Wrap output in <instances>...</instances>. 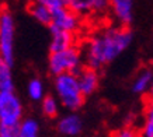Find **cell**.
<instances>
[{
  "label": "cell",
  "mask_w": 153,
  "mask_h": 137,
  "mask_svg": "<svg viewBox=\"0 0 153 137\" xmlns=\"http://www.w3.org/2000/svg\"><path fill=\"white\" fill-rule=\"evenodd\" d=\"M132 37L128 28H108L101 35L94 37L86 50L87 67L97 70L111 63L131 45Z\"/></svg>",
  "instance_id": "obj_1"
},
{
  "label": "cell",
  "mask_w": 153,
  "mask_h": 137,
  "mask_svg": "<svg viewBox=\"0 0 153 137\" xmlns=\"http://www.w3.org/2000/svg\"><path fill=\"white\" fill-rule=\"evenodd\" d=\"M53 90L56 99L68 110L80 109L84 104V95L79 85V80L76 74H62L53 80Z\"/></svg>",
  "instance_id": "obj_2"
},
{
  "label": "cell",
  "mask_w": 153,
  "mask_h": 137,
  "mask_svg": "<svg viewBox=\"0 0 153 137\" xmlns=\"http://www.w3.org/2000/svg\"><path fill=\"white\" fill-rule=\"evenodd\" d=\"M16 46V20L7 7L0 9V57L13 66Z\"/></svg>",
  "instance_id": "obj_3"
},
{
  "label": "cell",
  "mask_w": 153,
  "mask_h": 137,
  "mask_svg": "<svg viewBox=\"0 0 153 137\" xmlns=\"http://www.w3.org/2000/svg\"><path fill=\"white\" fill-rule=\"evenodd\" d=\"M49 73L55 77L62 74H77L82 70V53L77 48H69L66 50L51 53L48 59Z\"/></svg>",
  "instance_id": "obj_4"
},
{
  "label": "cell",
  "mask_w": 153,
  "mask_h": 137,
  "mask_svg": "<svg viewBox=\"0 0 153 137\" xmlns=\"http://www.w3.org/2000/svg\"><path fill=\"white\" fill-rule=\"evenodd\" d=\"M23 116L24 108L20 96L14 91L0 92V126L19 127Z\"/></svg>",
  "instance_id": "obj_5"
},
{
  "label": "cell",
  "mask_w": 153,
  "mask_h": 137,
  "mask_svg": "<svg viewBox=\"0 0 153 137\" xmlns=\"http://www.w3.org/2000/svg\"><path fill=\"white\" fill-rule=\"evenodd\" d=\"M79 27V17L72 10H69L68 4L59 7L52 11V23L49 29H58V31L72 32Z\"/></svg>",
  "instance_id": "obj_6"
},
{
  "label": "cell",
  "mask_w": 153,
  "mask_h": 137,
  "mask_svg": "<svg viewBox=\"0 0 153 137\" xmlns=\"http://www.w3.org/2000/svg\"><path fill=\"white\" fill-rule=\"evenodd\" d=\"M56 129H58V132L62 136H66V137L79 136L82 133V130H83V120H82V118L77 113L70 112V113L62 116L58 120Z\"/></svg>",
  "instance_id": "obj_7"
},
{
  "label": "cell",
  "mask_w": 153,
  "mask_h": 137,
  "mask_svg": "<svg viewBox=\"0 0 153 137\" xmlns=\"http://www.w3.org/2000/svg\"><path fill=\"white\" fill-rule=\"evenodd\" d=\"M76 76H77L80 90L84 96H88L96 92V90L98 88V81H100L97 70L91 67H82V70Z\"/></svg>",
  "instance_id": "obj_8"
},
{
  "label": "cell",
  "mask_w": 153,
  "mask_h": 137,
  "mask_svg": "<svg viewBox=\"0 0 153 137\" xmlns=\"http://www.w3.org/2000/svg\"><path fill=\"white\" fill-rule=\"evenodd\" d=\"M73 35L70 32L51 29V42H49V50L51 53H58L69 48H73Z\"/></svg>",
  "instance_id": "obj_9"
},
{
  "label": "cell",
  "mask_w": 153,
  "mask_h": 137,
  "mask_svg": "<svg viewBox=\"0 0 153 137\" xmlns=\"http://www.w3.org/2000/svg\"><path fill=\"white\" fill-rule=\"evenodd\" d=\"M28 13L35 21L44 25H51L52 23V13L48 9V6L44 3V0L41 1H34L28 4Z\"/></svg>",
  "instance_id": "obj_10"
},
{
  "label": "cell",
  "mask_w": 153,
  "mask_h": 137,
  "mask_svg": "<svg viewBox=\"0 0 153 137\" xmlns=\"http://www.w3.org/2000/svg\"><path fill=\"white\" fill-rule=\"evenodd\" d=\"M114 15L120 20L124 25L132 21V9H134V3L131 0H114L111 3Z\"/></svg>",
  "instance_id": "obj_11"
},
{
  "label": "cell",
  "mask_w": 153,
  "mask_h": 137,
  "mask_svg": "<svg viewBox=\"0 0 153 137\" xmlns=\"http://www.w3.org/2000/svg\"><path fill=\"white\" fill-rule=\"evenodd\" d=\"M11 64L0 57V92L14 91V78L11 71Z\"/></svg>",
  "instance_id": "obj_12"
},
{
  "label": "cell",
  "mask_w": 153,
  "mask_h": 137,
  "mask_svg": "<svg viewBox=\"0 0 153 137\" xmlns=\"http://www.w3.org/2000/svg\"><path fill=\"white\" fill-rule=\"evenodd\" d=\"M17 137H39V123L37 119H23L17 129Z\"/></svg>",
  "instance_id": "obj_13"
},
{
  "label": "cell",
  "mask_w": 153,
  "mask_h": 137,
  "mask_svg": "<svg viewBox=\"0 0 153 137\" xmlns=\"http://www.w3.org/2000/svg\"><path fill=\"white\" fill-rule=\"evenodd\" d=\"M27 94L31 101H42L45 98L44 82L39 78H31L27 84Z\"/></svg>",
  "instance_id": "obj_14"
},
{
  "label": "cell",
  "mask_w": 153,
  "mask_h": 137,
  "mask_svg": "<svg viewBox=\"0 0 153 137\" xmlns=\"http://www.w3.org/2000/svg\"><path fill=\"white\" fill-rule=\"evenodd\" d=\"M59 101L52 95H45V98L41 101V110L47 118L53 119L59 113Z\"/></svg>",
  "instance_id": "obj_15"
},
{
  "label": "cell",
  "mask_w": 153,
  "mask_h": 137,
  "mask_svg": "<svg viewBox=\"0 0 153 137\" xmlns=\"http://www.w3.org/2000/svg\"><path fill=\"white\" fill-rule=\"evenodd\" d=\"M152 80H153L152 71H149V70L140 71L139 76L135 78L134 84H132V91L136 92V94H142V92H145L146 91V88L150 87Z\"/></svg>",
  "instance_id": "obj_16"
},
{
  "label": "cell",
  "mask_w": 153,
  "mask_h": 137,
  "mask_svg": "<svg viewBox=\"0 0 153 137\" xmlns=\"http://www.w3.org/2000/svg\"><path fill=\"white\" fill-rule=\"evenodd\" d=\"M68 7L74 14L87 13L90 10H93V0H70L68 1Z\"/></svg>",
  "instance_id": "obj_17"
},
{
  "label": "cell",
  "mask_w": 153,
  "mask_h": 137,
  "mask_svg": "<svg viewBox=\"0 0 153 137\" xmlns=\"http://www.w3.org/2000/svg\"><path fill=\"white\" fill-rule=\"evenodd\" d=\"M44 3L48 6V9L51 10V13L53 10L59 9V7H63V6L68 4V1H63V0H44Z\"/></svg>",
  "instance_id": "obj_18"
},
{
  "label": "cell",
  "mask_w": 153,
  "mask_h": 137,
  "mask_svg": "<svg viewBox=\"0 0 153 137\" xmlns=\"http://www.w3.org/2000/svg\"><path fill=\"white\" fill-rule=\"evenodd\" d=\"M17 129L19 127L0 126V137H17Z\"/></svg>",
  "instance_id": "obj_19"
},
{
  "label": "cell",
  "mask_w": 153,
  "mask_h": 137,
  "mask_svg": "<svg viewBox=\"0 0 153 137\" xmlns=\"http://www.w3.org/2000/svg\"><path fill=\"white\" fill-rule=\"evenodd\" d=\"M114 137H136V133L132 129L125 127V129H121L120 132H117Z\"/></svg>",
  "instance_id": "obj_20"
},
{
  "label": "cell",
  "mask_w": 153,
  "mask_h": 137,
  "mask_svg": "<svg viewBox=\"0 0 153 137\" xmlns=\"http://www.w3.org/2000/svg\"><path fill=\"white\" fill-rule=\"evenodd\" d=\"M143 136L145 137H153V122H146L143 127Z\"/></svg>",
  "instance_id": "obj_21"
},
{
  "label": "cell",
  "mask_w": 153,
  "mask_h": 137,
  "mask_svg": "<svg viewBox=\"0 0 153 137\" xmlns=\"http://www.w3.org/2000/svg\"><path fill=\"white\" fill-rule=\"evenodd\" d=\"M107 1L104 0H93V10H102L104 7H107Z\"/></svg>",
  "instance_id": "obj_22"
},
{
  "label": "cell",
  "mask_w": 153,
  "mask_h": 137,
  "mask_svg": "<svg viewBox=\"0 0 153 137\" xmlns=\"http://www.w3.org/2000/svg\"><path fill=\"white\" fill-rule=\"evenodd\" d=\"M148 120L149 122H153V106H150V109L148 112Z\"/></svg>",
  "instance_id": "obj_23"
},
{
  "label": "cell",
  "mask_w": 153,
  "mask_h": 137,
  "mask_svg": "<svg viewBox=\"0 0 153 137\" xmlns=\"http://www.w3.org/2000/svg\"><path fill=\"white\" fill-rule=\"evenodd\" d=\"M150 96L153 98V80H152V84H150Z\"/></svg>",
  "instance_id": "obj_24"
}]
</instances>
